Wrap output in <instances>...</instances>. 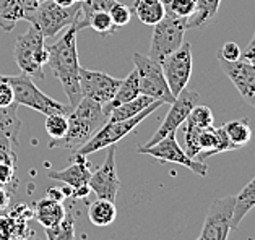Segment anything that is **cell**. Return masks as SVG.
Listing matches in <instances>:
<instances>
[{
  "mask_svg": "<svg viewBox=\"0 0 255 240\" xmlns=\"http://www.w3.org/2000/svg\"><path fill=\"white\" fill-rule=\"evenodd\" d=\"M80 26L77 21L65 29L62 38L47 46L49 60L47 65L57 80L64 86V91L68 97V106L75 107L82 101V89H80V62H78V51H77V34Z\"/></svg>",
  "mask_w": 255,
  "mask_h": 240,
  "instance_id": "1",
  "label": "cell"
},
{
  "mask_svg": "<svg viewBox=\"0 0 255 240\" xmlns=\"http://www.w3.org/2000/svg\"><path fill=\"white\" fill-rule=\"evenodd\" d=\"M106 115L103 112V106L88 97H82L72 112L68 114V130L62 138L51 140L49 148H62V150H80L99 128L106 124Z\"/></svg>",
  "mask_w": 255,
  "mask_h": 240,
  "instance_id": "2",
  "label": "cell"
},
{
  "mask_svg": "<svg viewBox=\"0 0 255 240\" xmlns=\"http://www.w3.org/2000/svg\"><path fill=\"white\" fill-rule=\"evenodd\" d=\"M80 5L82 3L75 2L72 7H60L52 0H24V21L34 24L44 39H52L75 23Z\"/></svg>",
  "mask_w": 255,
  "mask_h": 240,
  "instance_id": "3",
  "label": "cell"
},
{
  "mask_svg": "<svg viewBox=\"0 0 255 240\" xmlns=\"http://www.w3.org/2000/svg\"><path fill=\"white\" fill-rule=\"evenodd\" d=\"M13 57L21 73L31 77L33 80H44L46 75L42 67L47 65L49 51L44 36L34 24H31L26 33L16 38Z\"/></svg>",
  "mask_w": 255,
  "mask_h": 240,
  "instance_id": "4",
  "label": "cell"
},
{
  "mask_svg": "<svg viewBox=\"0 0 255 240\" xmlns=\"http://www.w3.org/2000/svg\"><path fill=\"white\" fill-rule=\"evenodd\" d=\"M2 81H7L15 94V102L18 106H26L29 109H34L38 112L44 115L51 114H70L72 107L65 106L59 101L52 99L47 94H44L42 91L34 84L33 78L24 75H0Z\"/></svg>",
  "mask_w": 255,
  "mask_h": 240,
  "instance_id": "5",
  "label": "cell"
},
{
  "mask_svg": "<svg viewBox=\"0 0 255 240\" xmlns=\"http://www.w3.org/2000/svg\"><path fill=\"white\" fill-rule=\"evenodd\" d=\"M161 106H164L163 101H153L145 110H141L138 115L132 117V119L106 122V124L75 153L83 155V156H90L93 153H98V151L104 150V148H109L111 145H116L117 141H121L122 138H126L128 133H132L148 115L153 114L154 110L159 109Z\"/></svg>",
  "mask_w": 255,
  "mask_h": 240,
  "instance_id": "6",
  "label": "cell"
},
{
  "mask_svg": "<svg viewBox=\"0 0 255 240\" xmlns=\"http://www.w3.org/2000/svg\"><path fill=\"white\" fill-rule=\"evenodd\" d=\"M187 20L189 18H179L166 13L163 20L153 26L148 57L161 64L167 55L177 51L184 42V36L187 31Z\"/></svg>",
  "mask_w": 255,
  "mask_h": 240,
  "instance_id": "7",
  "label": "cell"
},
{
  "mask_svg": "<svg viewBox=\"0 0 255 240\" xmlns=\"http://www.w3.org/2000/svg\"><path fill=\"white\" fill-rule=\"evenodd\" d=\"M132 59L135 64V70L138 73L140 94L151 97V99L163 101L164 104H172L176 97L172 96L169 86H167L161 64L154 62L148 55L138 52H135Z\"/></svg>",
  "mask_w": 255,
  "mask_h": 240,
  "instance_id": "8",
  "label": "cell"
},
{
  "mask_svg": "<svg viewBox=\"0 0 255 240\" xmlns=\"http://www.w3.org/2000/svg\"><path fill=\"white\" fill-rule=\"evenodd\" d=\"M140 155H148L154 159H158L161 162H172V164H179L184 165V167L190 169L194 174L205 177L207 175V164L202 161H197V159H192L185 155V151L182 150V146L177 143L176 138V132L169 133L167 137H164L163 140H159L158 143H154L153 146H140L138 150Z\"/></svg>",
  "mask_w": 255,
  "mask_h": 240,
  "instance_id": "9",
  "label": "cell"
},
{
  "mask_svg": "<svg viewBox=\"0 0 255 240\" xmlns=\"http://www.w3.org/2000/svg\"><path fill=\"white\" fill-rule=\"evenodd\" d=\"M164 78L174 97L180 94V91L187 88L192 75V46L189 42H182L177 51H174L161 62Z\"/></svg>",
  "mask_w": 255,
  "mask_h": 240,
  "instance_id": "10",
  "label": "cell"
},
{
  "mask_svg": "<svg viewBox=\"0 0 255 240\" xmlns=\"http://www.w3.org/2000/svg\"><path fill=\"white\" fill-rule=\"evenodd\" d=\"M198 102H200V94H198L197 91L189 89V88L180 91V94L171 104V109L167 110L163 124H161L158 130L154 132L151 140L148 141L146 145H143V146H145V148L153 146L154 143H158L159 140H163L164 137H167L169 133L177 132V128L180 125H184V122L187 120L190 110L194 109Z\"/></svg>",
  "mask_w": 255,
  "mask_h": 240,
  "instance_id": "11",
  "label": "cell"
},
{
  "mask_svg": "<svg viewBox=\"0 0 255 240\" xmlns=\"http://www.w3.org/2000/svg\"><path fill=\"white\" fill-rule=\"evenodd\" d=\"M236 205V196L216 198L208 209L200 236L205 240H228Z\"/></svg>",
  "mask_w": 255,
  "mask_h": 240,
  "instance_id": "12",
  "label": "cell"
},
{
  "mask_svg": "<svg viewBox=\"0 0 255 240\" xmlns=\"http://www.w3.org/2000/svg\"><path fill=\"white\" fill-rule=\"evenodd\" d=\"M122 80L114 78L104 72L88 70L80 67V89L82 96L98 104H108L119 89Z\"/></svg>",
  "mask_w": 255,
  "mask_h": 240,
  "instance_id": "13",
  "label": "cell"
},
{
  "mask_svg": "<svg viewBox=\"0 0 255 240\" xmlns=\"http://www.w3.org/2000/svg\"><path fill=\"white\" fill-rule=\"evenodd\" d=\"M49 178L65 183L67 187H70L73 198H86L90 190V177H91V164L86 159V156L75 153L72 159V164L68 167L62 170H51L47 174Z\"/></svg>",
  "mask_w": 255,
  "mask_h": 240,
  "instance_id": "14",
  "label": "cell"
},
{
  "mask_svg": "<svg viewBox=\"0 0 255 240\" xmlns=\"http://www.w3.org/2000/svg\"><path fill=\"white\" fill-rule=\"evenodd\" d=\"M116 151L117 146L111 145L106 155L104 162L99 165L96 172H91L90 177V190L95 192L98 198L114 201L117 198V193L121 190V180L117 175V167H116Z\"/></svg>",
  "mask_w": 255,
  "mask_h": 240,
  "instance_id": "15",
  "label": "cell"
},
{
  "mask_svg": "<svg viewBox=\"0 0 255 240\" xmlns=\"http://www.w3.org/2000/svg\"><path fill=\"white\" fill-rule=\"evenodd\" d=\"M220 60V67L223 73L231 80V83L236 86V89L239 91V94L242 96L249 106H252L255 109V69L244 62V60H225V59H218Z\"/></svg>",
  "mask_w": 255,
  "mask_h": 240,
  "instance_id": "16",
  "label": "cell"
},
{
  "mask_svg": "<svg viewBox=\"0 0 255 240\" xmlns=\"http://www.w3.org/2000/svg\"><path fill=\"white\" fill-rule=\"evenodd\" d=\"M136 96H140L138 73H136V70H132V72L128 73V77L124 78L122 81H121L119 89H117V93L114 94L113 99L103 106V112L106 115V119H108V115L111 114V110H113V109H116V107L122 106V104H126L128 101L135 99Z\"/></svg>",
  "mask_w": 255,
  "mask_h": 240,
  "instance_id": "17",
  "label": "cell"
},
{
  "mask_svg": "<svg viewBox=\"0 0 255 240\" xmlns=\"http://www.w3.org/2000/svg\"><path fill=\"white\" fill-rule=\"evenodd\" d=\"M65 213H67V209L62 205V201L49 198L47 195L36 203V209H34L36 219H38V223L44 227V229L46 227H52L55 224H59L60 221L64 219Z\"/></svg>",
  "mask_w": 255,
  "mask_h": 240,
  "instance_id": "18",
  "label": "cell"
},
{
  "mask_svg": "<svg viewBox=\"0 0 255 240\" xmlns=\"http://www.w3.org/2000/svg\"><path fill=\"white\" fill-rule=\"evenodd\" d=\"M255 208V177L236 195V205L231 221V229H238L251 209Z\"/></svg>",
  "mask_w": 255,
  "mask_h": 240,
  "instance_id": "19",
  "label": "cell"
},
{
  "mask_svg": "<svg viewBox=\"0 0 255 240\" xmlns=\"http://www.w3.org/2000/svg\"><path fill=\"white\" fill-rule=\"evenodd\" d=\"M132 11H135L138 20L146 26H154L166 15L164 3L161 0H135Z\"/></svg>",
  "mask_w": 255,
  "mask_h": 240,
  "instance_id": "20",
  "label": "cell"
},
{
  "mask_svg": "<svg viewBox=\"0 0 255 240\" xmlns=\"http://www.w3.org/2000/svg\"><path fill=\"white\" fill-rule=\"evenodd\" d=\"M88 218L93 226L106 227L111 226L117 218V208L114 201L98 198L88 206Z\"/></svg>",
  "mask_w": 255,
  "mask_h": 240,
  "instance_id": "21",
  "label": "cell"
},
{
  "mask_svg": "<svg viewBox=\"0 0 255 240\" xmlns=\"http://www.w3.org/2000/svg\"><path fill=\"white\" fill-rule=\"evenodd\" d=\"M80 7H82V5H80ZM80 20L83 21L85 28H88V26L93 28L96 33L104 36V38L106 36L114 34L117 29H119L113 23V20H111L109 11H106V10H93L90 13H82V8H80Z\"/></svg>",
  "mask_w": 255,
  "mask_h": 240,
  "instance_id": "22",
  "label": "cell"
},
{
  "mask_svg": "<svg viewBox=\"0 0 255 240\" xmlns=\"http://www.w3.org/2000/svg\"><path fill=\"white\" fill-rule=\"evenodd\" d=\"M221 0H195V11L194 15L189 16L187 29L203 28L205 24L213 21V18L218 13Z\"/></svg>",
  "mask_w": 255,
  "mask_h": 240,
  "instance_id": "23",
  "label": "cell"
},
{
  "mask_svg": "<svg viewBox=\"0 0 255 240\" xmlns=\"http://www.w3.org/2000/svg\"><path fill=\"white\" fill-rule=\"evenodd\" d=\"M18 104L13 102L7 107H0V135L18 145V133L21 128V120L18 119Z\"/></svg>",
  "mask_w": 255,
  "mask_h": 240,
  "instance_id": "24",
  "label": "cell"
},
{
  "mask_svg": "<svg viewBox=\"0 0 255 240\" xmlns=\"http://www.w3.org/2000/svg\"><path fill=\"white\" fill-rule=\"evenodd\" d=\"M21 20H24L21 0H0V28L3 31H11Z\"/></svg>",
  "mask_w": 255,
  "mask_h": 240,
  "instance_id": "25",
  "label": "cell"
},
{
  "mask_svg": "<svg viewBox=\"0 0 255 240\" xmlns=\"http://www.w3.org/2000/svg\"><path fill=\"white\" fill-rule=\"evenodd\" d=\"M153 101H158V99H151V97L143 96V94L136 96L135 99L128 101L126 104H122V106L111 110V114L108 115V120L106 122H117V120L132 119V117L138 115L141 110H145Z\"/></svg>",
  "mask_w": 255,
  "mask_h": 240,
  "instance_id": "26",
  "label": "cell"
},
{
  "mask_svg": "<svg viewBox=\"0 0 255 240\" xmlns=\"http://www.w3.org/2000/svg\"><path fill=\"white\" fill-rule=\"evenodd\" d=\"M223 128H225V132L228 135L229 141H231L236 150H239V148L246 146L249 141H251V138H252L251 125H249V122L246 119L231 120V122H228V124L223 125Z\"/></svg>",
  "mask_w": 255,
  "mask_h": 240,
  "instance_id": "27",
  "label": "cell"
},
{
  "mask_svg": "<svg viewBox=\"0 0 255 240\" xmlns=\"http://www.w3.org/2000/svg\"><path fill=\"white\" fill-rule=\"evenodd\" d=\"M47 240H75V218L72 211H67L64 219L52 227H46Z\"/></svg>",
  "mask_w": 255,
  "mask_h": 240,
  "instance_id": "28",
  "label": "cell"
},
{
  "mask_svg": "<svg viewBox=\"0 0 255 240\" xmlns=\"http://www.w3.org/2000/svg\"><path fill=\"white\" fill-rule=\"evenodd\" d=\"M185 127H184V148L182 150L185 151V155L192 159H197L200 156L202 153V148H200V132L203 128H197L194 125L187 124L184 122ZM198 161V159H197Z\"/></svg>",
  "mask_w": 255,
  "mask_h": 240,
  "instance_id": "29",
  "label": "cell"
},
{
  "mask_svg": "<svg viewBox=\"0 0 255 240\" xmlns=\"http://www.w3.org/2000/svg\"><path fill=\"white\" fill-rule=\"evenodd\" d=\"M68 130V115L67 114H51L46 115V132L51 140L62 138Z\"/></svg>",
  "mask_w": 255,
  "mask_h": 240,
  "instance_id": "30",
  "label": "cell"
},
{
  "mask_svg": "<svg viewBox=\"0 0 255 240\" xmlns=\"http://www.w3.org/2000/svg\"><path fill=\"white\" fill-rule=\"evenodd\" d=\"M166 13L179 18H189L195 11V0H161Z\"/></svg>",
  "mask_w": 255,
  "mask_h": 240,
  "instance_id": "31",
  "label": "cell"
},
{
  "mask_svg": "<svg viewBox=\"0 0 255 240\" xmlns=\"http://www.w3.org/2000/svg\"><path fill=\"white\" fill-rule=\"evenodd\" d=\"M185 122L197 128H207L210 125H213V112H211V109L208 106L197 104V106L190 110V114Z\"/></svg>",
  "mask_w": 255,
  "mask_h": 240,
  "instance_id": "32",
  "label": "cell"
},
{
  "mask_svg": "<svg viewBox=\"0 0 255 240\" xmlns=\"http://www.w3.org/2000/svg\"><path fill=\"white\" fill-rule=\"evenodd\" d=\"M108 11L111 15V20H113V23L117 28H122V26H126V24H128L130 20H132V13H133L132 8L127 7L126 3L117 2V0L111 5V8Z\"/></svg>",
  "mask_w": 255,
  "mask_h": 240,
  "instance_id": "33",
  "label": "cell"
},
{
  "mask_svg": "<svg viewBox=\"0 0 255 240\" xmlns=\"http://www.w3.org/2000/svg\"><path fill=\"white\" fill-rule=\"evenodd\" d=\"M241 47L236 44L234 41H228L220 51H218L216 57L218 59H225V60H239L241 59Z\"/></svg>",
  "mask_w": 255,
  "mask_h": 240,
  "instance_id": "34",
  "label": "cell"
},
{
  "mask_svg": "<svg viewBox=\"0 0 255 240\" xmlns=\"http://www.w3.org/2000/svg\"><path fill=\"white\" fill-rule=\"evenodd\" d=\"M15 170H16V165L0 162V185L7 188L10 183L15 180Z\"/></svg>",
  "mask_w": 255,
  "mask_h": 240,
  "instance_id": "35",
  "label": "cell"
},
{
  "mask_svg": "<svg viewBox=\"0 0 255 240\" xmlns=\"http://www.w3.org/2000/svg\"><path fill=\"white\" fill-rule=\"evenodd\" d=\"M216 137H218L216 155H220V153H226V151H234L236 150L231 141H229L228 135H226L225 128H223V127H216Z\"/></svg>",
  "mask_w": 255,
  "mask_h": 240,
  "instance_id": "36",
  "label": "cell"
},
{
  "mask_svg": "<svg viewBox=\"0 0 255 240\" xmlns=\"http://www.w3.org/2000/svg\"><path fill=\"white\" fill-rule=\"evenodd\" d=\"M13 102H15V94L11 86L7 81L0 80V107H7Z\"/></svg>",
  "mask_w": 255,
  "mask_h": 240,
  "instance_id": "37",
  "label": "cell"
},
{
  "mask_svg": "<svg viewBox=\"0 0 255 240\" xmlns=\"http://www.w3.org/2000/svg\"><path fill=\"white\" fill-rule=\"evenodd\" d=\"M241 60L251 64L255 69V42H251V46L247 47V51L244 54H241Z\"/></svg>",
  "mask_w": 255,
  "mask_h": 240,
  "instance_id": "38",
  "label": "cell"
},
{
  "mask_svg": "<svg viewBox=\"0 0 255 240\" xmlns=\"http://www.w3.org/2000/svg\"><path fill=\"white\" fill-rule=\"evenodd\" d=\"M8 200H10V193L7 192V188L0 185V209L7 208Z\"/></svg>",
  "mask_w": 255,
  "mask_h": 240,
  "instance_id": "39",
  "label": "cell"
},
{
  "mask_svg": "<svg viewBox=\"0 0 255 240\" xmlns=\"http://www.w3.org/2000/svg\"><path fill=\"white\" fill-rule=\"evenodd\" d=\"M52 2L60 5V7H72V5L77 2V0H52Z\"/></svg>",
  "mask_w": 255,
  "mask_h": 240,
  "instance_id": "40",
  "label": "cell"
},
{
  "mask_svg": "<svg viewBox=\"0 0 255 240\" xmlns=\"http://www.w3.org/2000/svg\"><path fill=\"white\" fill-rule=\"evenodd\" d=\"M197 240H205V239H203V237H202V236H200V237H198V239H197Z\"/></svg>",
  "mask_w": 255,
  "mask_h": 240,
  "instance_id": "41",
  "label": "cell"
},
{
  "mask_svg": "<svg viewBox=\"0 0 255 240\" xmlns=\"http://www.w3.org/2000/svg\"><path fill=\"white\" fill-rule=\"evenodd\" d=\"M252 42H255V34H254V38H252Z\"/></svg>",
  "mask_w": 255,
  "mask_h": 240,
  "instance_id": "42",
  "label": "cell"
},
{
  "mask_svg": "<svg viewBox=\"0 0 255 240\" xmlns=\"http://www.w3.org/2000/svg\"><path fill=\"white\" fill-rule=\"evenodd\" d=\"M77 2H83V0H77Z\"/></svg>",
  "mask_w": 255,
  "mask_h": 240,
  "instance_id": "43",
  "label": "cell"
},
{
  "mask_svg": "<svg viewBox=\"0 0 255 240\" xmlns=\"http://www.w3.org/2000/svg\"><path fill=\"white\" fill-rule=\"evenodd\" d=\"M21 2H24V0H21Z\"/></svg>",
  "mask_w": 255,
  "mask_h": 240,
  "instance_id": "44",
  "label": "cell"
}]
</instances>
